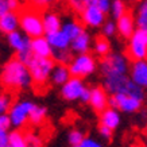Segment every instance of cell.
Returning a JSON list of instances; mask_svg holds the SVG:
<instances>
[{"label":"cell","mask_w":147,"mask_h":147,"mask_svg":"<svg viewBox=\"0 0 147 147\" xmlns=\"http://www.w3.org/2000/svg\"><path fill=\"white\" fill-rule=\"evenodd\" d=\"M1 84L8 90H22L30 86L32 82V77L30 69L19 58H12L4 65L1 70Z\"/></svg>","instance_id":"6da1fadb"},{"label":"cell","mask_w":147,"mask_h":147,"mask_svg":"<svg viewBox=\"0 0 147 147\" xmlns=\"http://www.w3.org/2000/svg\"><path fill=\"white\" fill-rule=\"evenodd\" d=\"M19 24L24 34L31 38L42 36L45 34L43 27V15H40L39 8L36 7H27L19 12Z\"/></svg>","instance_id":"7a4b0ae2"},{"label":"cell","mask_w":147,"mask_h":147,"mask_svg":"<svg viewBox=\"0 0 147 147\" xmlns=\"http://www.w3.org/2000/svg\"><path fill=\"white\" fill-rule=\"evenodd\" d=\"M27 66L30 69L32 77V82L35 86H45L47 80L51 76L55 63L54 59L51 58H43V57H34L30 59V62L27 63Z\"/></svg>","instance_id":"3957f363"},{"label":"cell","mask_w":147,"mask_h":147,"mask_svg":"<svg viewBox=\"0 0 147 147\" xmlns=\"http://www.w3.org/2000/svg\"><path fill=\"white\" fill-rule=\"evenodd\" d=\"M101 73L104 77L119 76V74H127L128 71V57H124L119 53H109L105 57H102Z\"/></svg>","instance_id":"277c9868"},{"label":"cell","mask_w":147,"mask_h":147,"mask_svg":"<svg viewBox=\"0 0 147 147\" xmlns=\"http://www.w3.org/2000/svg\"><path fill=\"white\" fill-rule=\"evenodd\" d=\"M127 57L132 61L147 58V30L136 28L129 38Z\"/></svg>","instance_id":"5b68a950"},{"label":"cell","mask_w":147,"mask_h":147,"mask_svg":"<svg viewBox=\"0 0 147 147\" xmlns=\"http://www.w3.org/2000/svg\"><path fill=\"white\" fill-rule=\"evenodd\" d=\"M142 101L143 100L140 98L129 96L127 93H116L108 97V107L120 109L121 112H125V113H134L142 108Z\"/></svg>","instance_id":"8992f818"},{"label":"cell","mask_w":147,"mask_h":147,"mask_svg":"<svg viewBox=\"0 0 147 147\" xmlns=\"http://www.w3.org/2000/svg\"><path fill=\"white\" fill-rule=\"evenodd\" d=\"M69 69H70V73L73 77L88 76L96 70V61L88 53L80 54L78 57H76L69 63Z\"/></svg>","instance_id":"52a82bcc"},{"label":"cell","mask_w":147,"mask_h":147,"mask_svg":"<svg viewBox=\"0 0 147 147\" xmlns=\"http://www.w3.org/2000/svg\"><path fill=\"white\" fill-rule=\"evenodd\" d=\"M34 104L31 101H19L9 109V117L13 127H20L30 119V112H31Z\"/></svg>","instance_id":"ba28073f"},{"label":"cell","mask_w":147,"mask_h":147,"mask_svg":"<svg viewBox=\"0 0 147 147\" xmlns=\"http://www.w3.org/2000/svg\"><path fill=\"white\" fill-rule=\"evenodd\" d=\"M85 90L84 82L80 80V77H70L69 80L62 85L61 94L65 100L73 101V100H78L81 98V94Z\"/></svg>","instance_id":"9c48e42d"},{"label":"cell","mask_w":147,"mask_h":147,"mask_svg":"<svg viewBox=\"0 0 147 147\" xmlns=\"http://www.w3.org/2000/svg\"><path fill=\"white\" fill-rule=\"evenodd\" d=\"M81 15V20L86 24V26L90 27H100L105 23V15L107 13L101 11V9L96 7V5H86Z\"/></svg>","instance_id":"30bf717a"},{"label":"cell","mask_w":147,"mask_h":147,"mask_svg":"<svg viewBox=\"0 0 147 147\" xmlns=\"http://www.w3.org/2000/svg\"><path fill=\"white\" fill-rule=\"evenodd\" d=\"M129 76L139 86H142L143 89H147V58L132 61Z\"/></svg>","instance_id":"8fae6325"},{"label":"cell","mask_w":147,"mask_h":147,"mask_svg":"<svg viewBox=\"0 0 147 147\" xmlns=\"http://www.w3.org/2000/svg\"><path fill=\"white\" fill-rule=\"evenodd\" d=\"M116 26H117V32L123 38H125V39H129L131 35L134 34V31L136 30L135 28V26H136L135 18L129 12H125L123 16H120V18L117 19Z\"/></svg>","instance_id":"7c38bea8"},{"label":"cell","mask_w":147,"mask_h":147,"mask_svg":"<svg viewBox=\"0 0 147 147\" xmlns=\"http://www.w3.org/2000/svg\"><path fill=\"white\" fill-rule=\"evenodd\" d=\"M31 47L32 53L35 57H43V58H50L53 55V47L50 45V42L47 40L46 36H36L31 39Z\"/></svg>","instance_id":"4fadbf2b"},{"label":"cell","mask_w":147,"mask_h":147,"mask_svg":"<svg viewBox=\"0 0 147 147\" xmlns=\"http://www.w3.org/2000/svg\"><path fill=\"white\" fill-rule=\"evenodd\" d=\"M107 90H104L102 88H93L90 89V100L89 104L92 105L96 112L101 113L104 109L108 108V96H107Z\"/></svg>","instance_id":"5bb4252c"},{"label":"cell","mask_w":147,"mask_h":147,"mask_svg":"<svg viewBox=\"0 0 147 147\" xmlns=\"http://www.w3.org/2000/svg\"><path fill=\"white\" fill-rule=\"evenodd\" d=\"M46 38L50 42V45L53 49H58V50H63L67 49L71 43V39L66 35V32L63 30H58L54 32H49L46 34Z\"/></svg>","instance_id":"9a60e30c"},{"label":"cell","mask_w":147,"mask_h":147,"mask_svg":"<svg viewBox=\"0 0 147 147\" xmlns=\"http://www.w3.org/2000/svg\"><path fill=\"white\" fill-rule=\"evenodd\" d=\"M18 26H20L19 24V15L15 13V11H9V12L0 16V31L1 32L9 34V32L15 31Z\"/></svg>","instance_id":"2e32d148"},{"label":"cell","mask_w":147,"mask_h":147,"mask_svg":"<svg viewBox=\"0 0 147 147\" xmlns=\"http://www.w3.org/2000/svg\"><path fill=\"white\" fill-rule=\"evenodd\" d=\"M100 123L112 129H116L119 127V124H120V115H119L117 109L111 107L104 109L101 112V115H100Z\"/></svg>","instance_id":"e0dca14e"},{"label":"cell","mask_w":147,"mask_h":147,"mask_svg":"<svg viewBox=\"0 0 147 147\" xmlns=\"http://www.w3.org/2000/svg\"><path fill=\"white\" fill-rule=\"evenodd\" d=\"M89 45H90V36H89V34L84 30L78 36H76L74 39H71L70 47L74 53L84 54V53H88Z\"/></svg>","instance_id":"ac0fdd59"},{"label":"cell","mask_w":147,"mask_h":147,"mask_svg":"<svg viewBox=\"0 0 147 147\" xmlns=\"http://www.w3.org/2000/svg\"><path fill=\"white\" fill-rule=\"evenodd\" d=\"M71 73H70V69L66 66V65H63V63H58L55 65L51 71V81H53V84L55 85H63L66 82L69 78H70Z\"/></svg>","instance_id":"d6986e66"},{"label":"cell","mask_w":147,"mask_h":147,"mask_svg":"<svg viewBox=\"0 0 147 147\" xmlns=\"http://www.w3.org/2000/svg\"><path fill=\"white\" fill-rule=\"evenodd\" d=\"M43 27H45V34L49 32H54L61 30V19L55 12H46L43 13Z\"/></svg>","instance_id":"ffe728a7"},{"label":"cell","mask_w":147,"mask_h":147,"mask_svg":"<svg viewBox=\"0 0 147 147\" xmlns=\"http://www.w3.org/2000/svg\"><path fill=\"white\" fill-rule=\"evenodd\" d=\"M135 23L138 28L147 30V0H140L136 12H135Z\"/></svg>","instance_id":"44dd1931"},{"label":"cell","mask_w":147,"mask_h":147,"mask_svg":"<svg viewBox=\"0 0 147 147\" xmlns=\"http://www.w3.org/2000/svg\"><path fill=\"white\" fill-rule=\"evenodd\" d=\"M61 30H63V31L66 32V35L69 36L70 39H74L76 36H78L81 32L84 31V27H82V24H81L80 22L71 19V20H67V22L63 23Z\"/></svg>","instance_id":"7402d4cb"},{"label":"cell","mask_w":147,"mask_h":147,"mask_svg":"<svg viewBox=\"0 0 147 147\" xmlns=\"http://www.w3.org/2000/svg\"><path fill=\"white\" fill-rule=\"evenodd\" d=\"M26 36L27 35H22V34H20L18 30H15V31L7 34V39H8L9 46H11V47H12L15 51H19V50H20L23 46H24Z\"/></svg>","instance_id":"603a6c76"},{"label":"cell","mask_w":147,"mask_h":147,"mask_svg":"<svg viewBox=\"0 0 147 147\" xmlns=\"http://www.w3.org/2000/svg\"><path fill=\"white\" fill-rule=\"evenodd\" d=\"M45 117H46V108L34 104V107H32L31 112H30V119H28L30 123L38 125L45 120Z\"/></svg>","instance_id":"cb8c5ba5"},{"label":"cell","mask_w":147,"mask_h":147,"mask_svg":"<svg viewBox=\"0 0 147 147\" xmlns=\"http://www.w3.org/2000/svg\"><path fill=\"white\" fill-rule=\"evenodd\" d=\"M94 50L101 57H105L107 54H109L111 46H109V42L107 40L105 35H98L96 38V40H94Z\"/></svg>","instance_id":"d4e9b609"},{"label":"cell","mask_w":147,"mask_h":147,"mask_svg":"<svg viewBox=\"0 0 147 147\" xmlns=\"http://www.w3.org/2000/svg\"><path fill=\"white\" fill-rule=\"evenodd\" d=\"M8 143L11 147H28L26 136L20 131H12V132H9Z\"/></svg>","instance_id":"484cf974"},{"label":"cell","mask_w":147,"mask_h":147,"mask_svg":"<svg viewBox=\"0 0 147 147\" xmlns=\"http://www.w3.org/2000/svg\"><path fill=\"white\" fill-rule=\"evenodd\" d=\"M53 59H55L58 63H63V65H69L73 61L71 59V54L67 49L63 50H58V49H53Z\"/></svg>","instance_id":"4316f807"},{"label":"cell","mask_w":147,"mask_h":147,"mask_svg":"<svg viewBox=\"0 0 147 147\" xmlns=\"http://www.w3.org/2000/svg\"><path fill=\"white\" fill-rule=\"evenodd\" d=\"M127 12V7H125L124 0H112V4H111V13H112V18L117 19L123 16L124 13Z\"/></svg>","instance_id":"83f0119b"},{"label":"cell","mask_w":147,"mask_h":147,"mask_svg":"<svg viewBox=\"0 0 147 147\" xmlns=\"http://www.w3.org/2000/svg\"><path fill=\"white\" fill-rule=\"evenodd\" d=\"M96 5L98 8L104 11L105 13H108L111 11V4L112 1L111 0H86V5Z\"/></svg>","instance_id":"f1b7e54d"},{"label":"cell","mask_w":147,"mask_h":147,"mask_svg":"<svg viewBox=\"0 0 147 147\" xmlns=\"http://www.w3.org/2000/svg\"><path fill=\"white\" fill-rule=\"evenodd\" d=\"M11 104H12L11 94H0V113H5L8 109H11Z\"/></svg>","instance_id":"f546056e"},{"label":"cell","mask_w":147,"mask_h":147,"mask_svg":"<svg viewBox=\"0 0 147 147\" xmlns=\"http://www.w3.org/2000/svg\"><path fill=\"white\" fill-rule=\"evenodd\" d=\"M66 1L69 7L78 13L82 12V9L86 7V0H66Z\"/></svg>","instance_id":"4dcf8cb0"},{"label":"cell","mask_w":147,"mask_h":147,"mask_svg":"<svg viewBox=\"0 0 147 147\" xmlns=\"http://www.w3.org/2000/svg\"><path fill=\"white\" fill-rule=\"evenodd\" d=\"M82 139H84L82 132L77 131V129H73L70 134H69V143H70L71 146H78L82 142Z\"/></svg>","instance_id":"1f68e13d"},{"label":"cell","mask_w":147,"mask_h":147,"mask_svg":"<svg viewBox=\"0 0 147 147\" xmlns=\"http://www.w3.org/2000/svg\"><path fill=\"white\" fill-rule=\"evenodd\" d=\"M117 30V26H116V23L111 22V20H108L102 24V35L105 36H112L113 34L116 32Z\"/></svg>","instance_id":"d6a6232c"},{"label":"cell","mask_w":147,"mask_h":147,"mask_svg":"<svg viewBox=\"0 0 147 147\" xmlns=\"http://www.w3.org/2000/svg\"><path fill=\"white\" fill-rule=\"evenodd\" d=\"M31 1V4L36 8H46V7H49V5L54 4V3H57L58 0H30Z\"/></svg>","instance_id":"836d02e7"},{"label":"cell","mask_w":147,"mask_h":147,"mask_svg":"<svg viewBox=\"0 0 147 147\" xmlns=\"http://www.w3.org/2000/svg\"><path fill=\"white\" fill-rule=\"evenodd\" d=\"M26 140L28 143V147H40V139L32 134H26Z\"/></svg>","instance_id":"e575fe53"},{"label":"cell","mask_w":147,"mask_h":147,"mask_svg":"<svg viewBox=\"0 0 147 147\" xmlns=\"http://www.w3.org/2000/svg\"><path fill=\"white\" fill-rule=\"evenodd\" d=\"M112 131H113V129L107 127V125H104V124H100V127H98L100 135H101L104 139H107V140H109V139L112 138Z\"/></svg>","instance_id":"d590c367"},{"label":"cell","mask_w":147,"mask_h":147,"mask_svg":"<svg viewBox=\"0 0 147 147\" xmlns=\"http://www.w3.org/2000/svg\"><path fill=\"white\" fill-rule=\"evenodd\" d=\"M78 147H102L101 144L98 142H96V140H93V139L90 138H84L82 139V142L78 144Z\"/></svg>","instance_id":"8d00e7d4"},{"label":"cell","mask_w":147,"mask_h":147,"mask_svg":"<svg viewBox=\"0 0 147 147\" xmlns=\"http://www.w3.org/2000/svg\"><path fill=\"white\" fill-rule=\"evenodd\" d=\"M8 138L9 134H7V129L0 128V147H4L5 144H8Z\"/></svg>","instance_id":"74e56055"},{"label":"cell","mask_w":147,"mask_h":147,"mask_svg":"<svg viewBox=\"0 0 147 147\" xmlns=\"http://www.w3.org/2000/svg\"><path fill=\"white\" fill-rule=\"evenodd\" d=\"M9 11H11V8H9L8 0H0V16L9 12Z\"/></svg>","instance_id":"f35d334b"},{"label":"cell","mask_w":147,"mask_h":147,"mask_svg":"<svg viewBox=\"0 0 147 147\" xmlns=\"http://www.w3.org/2000/svg\"><path fill=\"white\" fill-rule=\"evenodd\" d=\"M80 100L82 102H89V100H90V89H86V88H85V90L82 92V94H81Z\"/></svg>","instance_id":"ab89813d"},{"label":"cell","mask_w":147,"mask_h":147,"mask_svg":"<svg viewBox=\"0 0 147 147\" xmlns=\"http://www.w3.org/2000/svg\"><path fill=\"white\" fill-rule=\"evenodd\" d=\"M8 4L11 11H16V9L20 8V1L19 0H8Z\"/></svg>","instance_id":"60d3db41"},{"label":"cell","mask_w":147,"mask_h":147,"mask_svg":"<svg viewBox=\"0 0 147 147\" xmlns=\"http://www.w3.org/2000/svg\"><path fill=\"white\" fill-rule=\"evenodd\" d=\"M129 1H135V3H139L140 0H129Z\"/></svg>","instance_id":"b9f144b4"},{"label":"cell","mask_w":147,"mask_h":147,"mask_svg":"<svg viewBox=\"0 0 147 147\" xmlns=\"http://www.w3.org/2000/svg\"><path fill=\"white\" fill-rule=\"evenodd\" d=\"M129 147H140V146H138V144H132V146H129Z\"/></svg>","instance_id":"7bdbcfd3"},{"label":"cell","mask_w":147,"mask_h":147,"mask_svg":"<svg viewBox=\"0 0 147 147\" xmlns=\"http://www.w3.org/2000/svg\"><path fill=\"white\" fill-rule=\"evenodd\" d=\"M4 147H11V146H9V143H8V144H5V146Z\"/></svg>","instance_id":"ee69618b"}]
</instances>
